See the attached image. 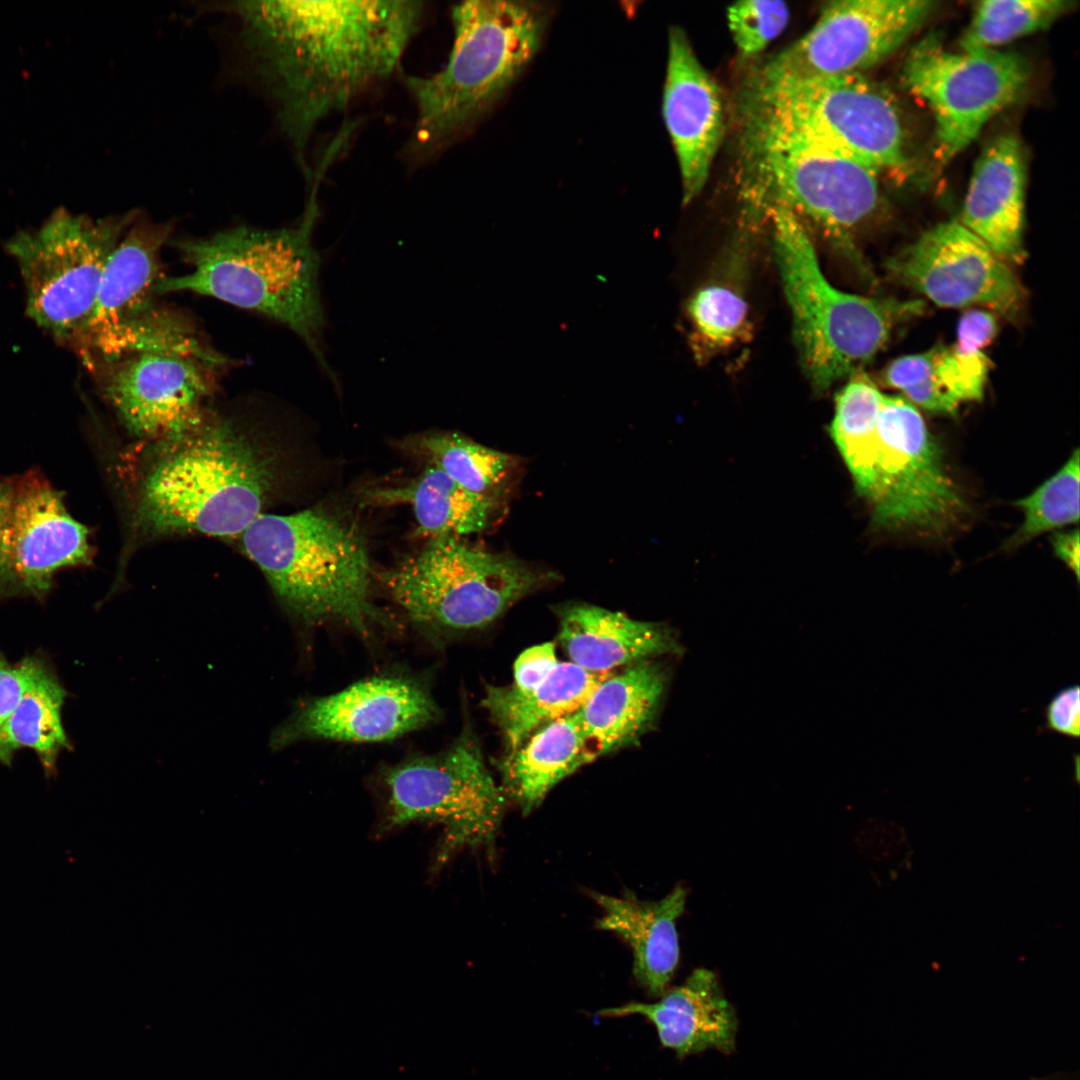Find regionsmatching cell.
Returning <instances> with one entry per match:
<instances>
[{
  "instance_id": "cell-23",
  "label": "cell",
  "mask_w": 1080,
  "mask_h": 1080,
  "mask_svg": "<svg viewBox=\"0 0 1080 1080\" xmlns=\"http://www.w3.org/2000/svg\"><path fill=\"white\" fill-rule=\"evenodd\" d=\"M557 615L559 641L570 662L591 673H612L622 666L684 651L664 624L584 603L561 607Z\"/></svg>"
},
{
  "instance_id": "cell-7",
  "label": "cell",
  "mask_w": 1080,
  "mask_h": 1080,
  "mask_svg": "<svg viewBox=\"0 0 1080 1080\" xmlns=\"http://www.w3.org/2000/svg\"><path fill=\"white\" fill-rule=\"evenodd\" d=\"M746 120L743 189L750 206L789 209L859 261L854 237L878 205V172L757 115Z\"/></svg>"
},
{
  "instance_id": "cell-4",
  "label": "cell",
  "mask_w": 1080,
  "mask_h": 1080,
  "mask_svg": "<svg viewBox=\"0 0 1080 1080\" xmlns=\"http://www.w3.org/2000/svg\"><path fill=\"white\" fill-rule=\"evenodd\" d=\"M167 444L140 489L135 523L144 536H240L262 514L275 464L236 424L210 416Z\"/></svg>"
},
{
  "instance_id": "cell-26",
  "label": "cell",
  "mask_w": 1080,
  "mask_h": 1080,
  "mask_svg": "<svg viewBox=\"0 0 1080 1080\" xmlns=\"http://www.w3.org/2000/svg\"><path fill=\"white\" fill-rule=\"evenodd\" d=\"M18 665L23 687L0 729V763L10 766L17 751L29 749L45 777L55 778L60 754L72 749L62 718L67 691L44 657L29 655Z\"/></svg>"
},
{
  "instance_id": "cell-1",
  "label": "cell",
  "mask_w": 1080,
  "mask_h": 1080,
  "mask_svg": "<svg viewBox=\"0 0 1080 1080\" xmlns=\"http://www.w3.org/2000/svg\"><path fill=\"white\" fill-rule=\"evenodd\" d=\"M279 126L308 174L318 125L400 66L424 2L238 1L228 7Z\"/></svg>"
},
{
  "instance_id": "cell-39",
  "label": "cell",
  "mask_w": 1080,
  "mask_h": 1080,
  "mask_svg": "<svg viewBox=\"0 0 1080 1080\" xmlns=\"http://www.w3.org/2000/svg\"><path fill=\"white\" fill-rule=\"evenodd\" d=\"M22 687L23 680L18 663L9 662L0 651V729L14 709Z\"/></svg>"
},
{
  "instance_id": "cell-24",
  "label": "cell",
  "mask_w": 1080,
  "mask_h": 1080,
  "mask_svg": "<svg viewBox=\"0 0 1080 1080\" xmlns=\"http://www.w3.org/2000/svg\"><path fill=\"white\" fill-rule=\"evenodd\" d=\"M663 666L645 660L603 679L578 710L583 764L633 743L655 721L667 688Z\"/></svg>"
},
{
  "instance_id": "cell-29",
  "label": "cell",
  "mask_w": 1080,
  "mask_h": 1080,
  "mask_svg": "<svg viewBox=\"0 0 1080 1080\" xmlns=\"http://www.w3.org/2000/svg\"><path fill=\"white\" fill-rule=\"evenodd\" d=\"M578 711L531 734L502 761L504 792L530 813L561 780L583 766Z\"/></svg>"
},
{
  "instance_id": "cell-35",
  "label": "cell",
  "mask_w": 1080,
  "mask_h": 1080,
  "mask_svg": "<svg viewBox=\"0 0 1080 1080\" xmlns=\"http://www.w3.org/2000/svg\"><path fill=\"white\" fill-rule=\"evenodd\" d=\"M787 4L779 0H742L727 8L729 30L744 56L763 51L786 28Z\"/></svg>"
},
{
  "instance_id": "cell-37",
  "label": "cell",
  "mask_w": 1080,
  "mask_h": 1080,
  "mask_svg": "<svg viewBox=\"0 0 1080 1080\" xmlns=\"http://www.w3.org/2000/svg\"><path fill=\"white\" fill-rule=\"evenodd\" d=\"M558 662L554 643L530 647L515 661L514 682L510 686L518 692H527L541 684Z\"/></svg>"
},
{
  "instance_id": "cell-32",
  "label": "cell",
  "mask_w": 1080,
  "mask_h": 1080,
  "mask_svg": "<svg viewBox=\"0 0 1080 1080\" xmlns=\"http://www.w3.org/2000/svg\"><path fill=\"white\" fill-rule=\"evenodd\" d=\"M1070 0H986L978 2L960 37L962 51L996 50L1045 30L1073 7Z\"/></svg>"
},
{
  "instance_id": "cell-28",
  "label": "cell",
  "mask_w": 1080,
  "mask_h": 1080,
  "mask_svg": "<svg viewBox=\"0 0 1080 1080\" xmlns=\"http://www.w3.org/2000/svg\"><path fill=\"white\" fill-rule=\"evenodd\" d=\"M607 674L588 672L572 662H558L538 686L518 692L511 686L486 688L483 707L514 752L544 725L577 712Z\"/></svg>"
},
{
  "instance_id": "cell-18",
  "label": "cell",
  "mask_w": 1080,
  "mask_h": 1080,
  "mask_svg": "<svg viewBox=\"0 0 1080 1080\" xmlns=\"http://www.w3.org/2000/svg\"><path fill=\"white\" fill-rule=\"evenodd\" d=\"M438 716L424 684L403 676H380L301 703L274 729L269 744L276 751L314 739L387 741L423 728Z\"/></svg>"
},
{
  "instance_id": "cell-15",
  "label": "cell",
  "mask_w": 1080,
  "mask_h": 1080,
  "mask_svg": "<svg viewBox=\"0 0 1080 1080\" xmlns=\"http://www.w3.org/2000/svg\"><path fill=\"white\" fill-rule=\"evenodd\" d=\"M930 0H840L815 25L768 60L755 79H818L862 71L898 50L935 9Z\"/></svg>"
},
{
  "instance_id": "cell-25",
  "label": "cell",
  "mask_w": 1080,
  "mask_h": 1080,
  "mask_svg": "<svg viewBox=\"0 0 1080 1080\" xmlns=\"http://www.w3.org/2000/svg\"><path fill=\"white\" fill-rule=\"evenodd\" d=\"M590 896L603 911L596 927L618 934L630 946L637 983L650 996H662L679 963L676 921L687 890L679 885L658 901H642L632 893L615 897L591 891Z\"/></svg>"
},
{
  "instance_id": "cell-33",
  "label": "cell",
  "mask_w": 1080,
  "mask_h": 1080,
  "mask_svg": "<svg viewBox=\"0 0 1080 1080\" xmlns=\"http://www.w3.org/2000/svg\"><path fill=\"white\" fill-rule=\"evenodd\" d=\"M1075 449L1064 465L1015 505L1023 514L1018 530L1006 542L1007 548L1025 544L1048 531L1079 521L1080 462Z\"/></svg>"
},
{
  "instance_id": "cell-36",
  "label": "cell",
  "mask_w": 1080,
  "mask_h": 1080,
  "mask_svg": "<svg viewBox=\"0 0 1080 1080\" xmlns=\"http://www.w3.org/2000/svg\"><path fill=\"white\" fill-rule=\"evenodd\" d=\"M1044 730L1070 739L1080 736V688L1077 684L1057 691L1044 708Z\"/></svg>"
},
{
  "instance_id": "cell-3",
  "label": "cell",
  "mask_w": 1080,
  "mask_h": 1080,
  "mask_svg": "<svg viewBox=\"0 0 1080 1080\" xmlns=\"http://www.w3.org/2000/svg\"><path fill=\"white\" fill-rule=\"evenodd\" d=\"M550 18L543 3L468 0L451 8L449 59L407 76L416 106L409 154L425 159L462 136L504 95L537 54Z\"/></svg>"
},
{
  "instance_id": "cell-9",
  "label": "cell",
  "mask_w": 1080,
  "mask_h": 1080,
  "mask_svg": "<svg viewBox=\"0 0 1080 1080\" xmlns=\"http://www.w3.org/2000/svg\"><path fill=\"white\" fill-rule=\"evenodd\" d=\"M843 460L875 525L941 533L967 512L918 409L883 394L877 421Z\"/></svg>"
},
{
  "instance_id": "cell-8",
  "label": "cell",
  "mask_w": 1080,
  "mask_h": 1080,
  "mask_svg": "<svg viewBox=\"0 0 1080 1080\" xmlns=\"http://www.w3.org/2000/svg\"><path fill=\"white\" fill-rule=\"evenodd\" d=\"M556 577L510 555L452 537L432 539L422 551L379 575L413 624L442 635L490 625Z\"/></svg>"
},
{
  "instance_id": "cell-11",
  "label": "cell",
  "mask_w": 1080,
  "mask_h": 1080,
  "mask_svg": "<svg viewBox=\"0 0 1080 1080\" xmlns=\"http://www.w3.org/2000/svg\"><path fill=\"white\" fill-rule=\"evenodd\" d=\"M746 111L802 133L879 172L907 161L903 119L889 91L862 74L753 79Z\"/></svg>"
},
{
  "instance_id": "cell-31",
  "label": "cell",
  "mask_w": 1080,
  "mask_h": 1080,
  "mask_svg": "<svg viewBox=\"0 0 1080 1080\" xmlns=\"http://www.w3.org/2000/svg\"><path fill=\"white\" fill-rule=\"evenodd\" d=\"M403 448L438 468L457 484L495 507L517 467L515 457L455 432H425L407 438Z\"/></svg>"
},
{
  "instance_id": "cell-34",
  "label": "cell",
  "mask_w": 1080,
  "mask_h": 1080,
  "mask_svg": "<svg viewBox=\"0 0 1080 1080\" xmlns=\"http://www.w3.org/2000/svg\"><path fill=\"white\" fill-rule=\"evenodd\" d=\"M690 344L698 359L729 348L746 336L748 311L743 297L725 284H711L689 300Z\"/></svg>"
},
{
  "instance_id": "cell-40",
  "label": "cell",
  "mask_w": 1080,
  "mask_h": 1080,
  "mask_svg": "<svg viewBox=\"0 0 1080 1080\" xmlns=\"http://www.w3.org/2000/svg\"><path fill=\"white\" fill-rule=\"evenodd\" d=\"M1053 551L1058 559L1074 573L1079 580L1080 544L1078 529L1057 532L1051 538Z\"/></svg>"
},
{
  "instance_id": "cell-13",
  "label": "cell",
  "mask_w": 1080,
  "mask_h": 1080,
  "mask_svg": "<svg viewBox=\"0 0 1080 1080\" xmlns=\"http://www.w3.org/2000/svg\"><path fill=\"white\" fill-rule=\"evenodd\" d=\"M1028 80L1029 67L1015 52H952L936 35L912 47L901 74L904 87L932 111L943 161L970 145L994 115L1022 94Z\"/></svg>"
},
{
  "instance_id": "cell-16",
  "label": "cell",
  "mask_w": 1080,
  "mask_h": 1080,
  "mask_svg": "<svg viewBox=\"0 0 1080 1080\" xmlns=\"http://www.w3.org/2000/svg\"><path fill=\"white\" fill-rule=\"evenodd\" d=\"M123 427L135 437L170 442L211 415L218 367L167 353H135L89 366Z\"/></svg>"
},
{
  "instance_id": "cell-17",
  "label": "cell",
  "mask_w": 1080,
  "mask_h": 1080,
  "mask_svg": "<svg viewBox=\"0 0 1080 1080\" xmlns=\"http://www.w3.org/2000/svg\"><path fill=\"white\" fill-rule=\"evenodd\" d=\"M902 284L943 307L982 305L1014 315L1023 290L996 253L959 220L937 224L887 262Z\"/></svg>"
},
{
  "instance_id": "cell-20",
  "label": "cell",
  "mask_w": 1080,
  "mask_h": 1080,
  "mask_svg": "<svg viewBox=\"0 0 1080 1080\" xmlns=\"http://www.w3.org/2000/svg\"><path fill=\"white\" fill-rule=\"evenodd\" d=\"M595 1015L642 1016L655 1027L661 1045L673 1050L678 1058L710 1049L730 1054L736 1047V1011L717 976L706 968L695 969L680 986L669 988L656 1002L632 1001L601 1009Z\"/></svg>"
},
{
  "instance_id": "cell-30",
  "label": "cell",
  "mask_w": 1080,
  "mask_h": 1080,
  "mask_svg": "<svg viewBox=\"0 0 1080 1080\" xmlns=\"http://www.w3.org/2000/svg\"><path fill=\"white\" fill-rule=\"evenodd\" d=\"M370 497L380 503L409 504L418 533L432 539L482 532L496 508L430 465L407 484L374 490Z\"/></svg>"
},
{
  "instance_id": "cell-38",
  "label": "cell",
  "mask_w": 1080,
  "mask_h": 1080,
  "mask_svg": "<svg viewBox=\"0 0 1080 1080\" xmlns=\"http://www.w3.org/2000/svg\"><path fill=\"white\" fill-rule=\"evenodd\" d=\"M996 333L997 322L993 314L984 310H970L959 320L954 347L966 353L982 352Z\"/></svg>"
},
{
  "instance_id": "cell-5",
  "label": "cell",
  "mask_w": 1080,
  "mask_h": 1080,
  "mask_svg": "<svg viewBox=\"0 0 1080 1080\" xmlns=\"http://www.w3.org/2000/svg\"><path fill=\"white\" fill-rule=\"evenodd\" d=\"M282 606L308 625L337 622L369 638L388 624L371 594L366 539L343 516L311 508L259 515L240 535Z\"/></svg>"
},
{
  "instance_id": "cell-21",
  "label": "cell",
  "mask_w": 1080,
  "mask_h": 1080,
  "mask_svg": "<svg viewBox=\"0 0 1080 1080\" xmlns=\"http://www.w3.org/2000/svg\"><path fill=\"white\" fill-rule=\"evenodd\" d=\"M172 225L140 219L130 225L106 263L92 314L76 348L85 357L128 320L154 307L164 277L161 254Z\"/></svg>"
},
{
  "instance_id": "cell-14",
  "label": "cell",
  "mask_w": 1080,
  "mask_h": 1080,
  "mask_svg": "<svg viewBox=\"0 0 1080 1080\" xmlns=\"http://www.w3.org/2000/svg\"><path fill=\"white\" fill-rule=\"evenodd\" d=\"M94 556L89 528L41 472L0 477V602L44 601L66 569Z\"/></svg>"
},
{
  "instance_id": "cell-6",
  "label": "cell",
  "mask_w": 1080,
  "mask_h": 1080,
  "mask_svg": "<svg viewBox=\"0 0 1080 1080\" xmlns=\"http://www.w3.org/2000/svg\"><path fill=\"white\" fill-rule=\"evenodd\" d=\"M765 213L772 222L775 258L800 362L818 392L860 370L894 328L924 312L922 300L863 297L835 288L821 271L802 220L778 205Z\"/></svg>"
},
{
  "instance_id": "cell-19",
  "label": "cell",
  "mask_w": 1080,
  "mask_h": 1080,
  "mask_svg": "<svg viewBox=\"0 0 1080 1080\" xmlns=\"http://www.w3.org/2000/svg\"><path fill=\"white\" fill-rule=\"evenodd\" d=\"M662 112L679 164L682 200L688 204L709 177L723 134V106L718 85L677 26L668 33Z\"/></svg>"
},
{
  "instance_id": "cell-2",
  "label": "cell",
  "mask_w": 1080,
  "mask_h": 1080,
  "mask_svg": "<svg viewBox=\"0 0 1080 1080\" xmlns=\"http://www.w3.org/2000/svg\"><path fill=\"white\" fill-rule=\"evenodd\" d=\"M329 162L322 161L304 214L289 227L261 229L239 225L208 237L174 241L187 272L164 276L158 296L191 292L274 320L298 335L331 375L321 338L325 324L319 275L320 256L313 245L319 216L317 189Z\"/></svg>"
},
{
  "instance_id": "cell-10",
  "label": "cell",
  "mask_w": 1080,
  "mask_h": 1080,
  "mask_svg": "<svg viewBox=\"0 0 1080 1080\" xmlns=\"http://www.w3.org/2000/svg\"><path fill=\"white\" fill-rule=\"evenodd\" d=\"M382 783L384 802L377 834L413 822L441 825L437 868L461 849L494 848L506 794L490 774L471 729L465 727L440 753L413 757L388 768Z\"/></svg>"
},
{
  "instance_id": "cell-12",
  "label": "cell",
  "mask_w": 1080,
  "mask_h": 1080,
  "mask_svg": "<svg viewBox=\"0 0 1080 1080\" xmlns=\"http://www.w3.org/2000/svg\"><path fill=\"white\" fill-rule=\"evenodd\" d=\"M137 211L94 220L65 209L40 228L16 233L6 249L24 286L26 313L75 345L94 309L106 263Z\"/></svg>"
},
{
  "instance_id": "cell-27",
  "label": "cell",
  "mask_w": 1080,
  "mask_h": 1080,
  "mask_svg": "<svg viewBox=\"0 0 1080 1080\" xmlns=\"http://www.w3.org/2000/svg\"><path fill=\"white\" fill-rule=\"evenodd\" d=\"M990 366L984 351L966 353L954 345H938L895 359L886 377L915 407L953 415L962 403L982 399Z\"/></svg>"
},
{
  "instance_id": "cell-22",
  "label": "cell",
  "mask_w": 1080,
  "mask_h": 1080,
  "mask_svg": "<svg viewBox=\"0 0 1080 1080\" xmlns=\"http://www.w3.org/2000/svg\"><path fill=\"white\" fill-rule=\"evenodd\" d=\"M1024 199L1021 143L1014 135L998 136L976 161L959 221L1003 261L1022 262Z\"/></svg>"
}]
</instances>
